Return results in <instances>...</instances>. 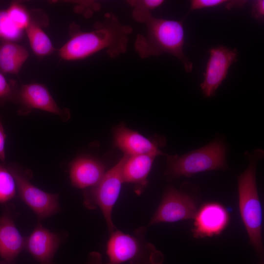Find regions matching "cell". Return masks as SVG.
Segmentation results:
<instances>
[{"label": "cell", "instance_id": "ffe728a7", "mask_svg": "<svg viewBox=\"0 0 264 264\" xmlns=\"http://www.w3.org/2000/svg\"><path fill=\"white\" fill-rule=\"evenodd\" d=\"M15 178L5 163L0 164V203H5L16 195Z\"/></svg>", "mask_w": 264, "mask_h": 264}, {"label": "cell", "instance_id": "7402d4cb", "mask_svg": "<svg viewBox=\"0 0 264 264\" xmlns=\"http://www.w3.org/2000/svg\"><path fill=\"white\" fill-rule=\"evenodd\" d=\"M6 11L13 23L22 30L25 29L30 22V13L19 2H12Z\"/></svg>", "mask_w": 264, "mask_h": 264}, {"label": "cell", "instance_id": "4316f807", "mask_svg": "<svg viewBox=\"0 0 264 264\" xmlns=\"http://www.w3.org/2000/svg\"><path fill=\"white\" fill-rule=\"evenodd\" d=\"M85 264H103L101 254L97 252L90 253Z\"/></svg>", "mask_w": 264, "mask_h": 264}, {"label": "cell", "instance_id": "5bb4252c", "mask_svg": "<svg viewBox=\"0 0 264 264\" xmlns=\"http://www.w3.org/2000/svg\"><path fill=\"white\" fill-rule=\"evenodd\" d=\"M106 172L105 166L100 161L88 155L79 156L69 165L71 183L77 188L87 189L95 186Z\"/></svg>", "mask_w": 264, "mask_h": 264}, {"label": "cell", "instance_id": "484cf974", "mask_svg": "<svg viewBox=\"0 0 264 264\" xmlns=\"http://www.w3.org/2000/svg\"><path fill=\"white\" fill-rule=\"evenodd\" d=\"M6 138V134L5 133L3 127L0 119V160L2 163H5V146Z\"/></svg>", "mask_w": 264, "mask_h": 264}, {"label": "cell", "instance_id": "83f0119b", "mask_svg": "<svg viewBox=\"0 0 264 264\" xmlns=\"http://www.w3.org/2000/svg\"><path fill=\"white\" fill-rule=\"evenodd\" d=\"M0 264H8V263L4 262V263H0Z\"/></svg>", "mask_w": 264, "mask_h": 264}, {"label": "cell", "instance_id": "6da1fadb", "mask_svg": "<svg viewBox=\"0 0 264 264\" xmlns=\"http://www.w3.org/2000/svg\"><path fill=\"white\" fill-rule=\"evenodd\" d=\"M94 27L92 31L83 32L73 22L70 38L59 49V57L65 61H76L105 51L109 57L115 58L126 51L132 27L122 24L113 14L107 13Z\"/></svg>", "mask_w": 264, "mask_h": 264}, {"label": "cell", "instance_id": "8992f818", "mask_svg": "<svg viewBox=\"0 0 264 264\" xmlns=\"http://www.w3.org/2000/svg\"><path fill=\"white\" fill-rule=\"evenodd\" d=\"M128 156L124 154L114 166L106 171L96 185L86 189L83 193L84 204L86 208L90 210L100 209L110 234L117 229L112 220V212L123 183L122 171Z\"/></svg>", "mask_w": 264, "mask_h": 264}, {"label": "cell", "instance_id": "9c48e42d", "mask_svg": "<svg viewBox=\"0 0 264 264\" xmlns=\"http://www.w3.org/2000/svg\"><path fill=\"white\" fill-rule=\"evenodd\" d=\"M197 210L195 199L190 195L173 187H169L151 218L149 225L194 219Z\"/></svg>", "mask_w": 264, "mask_h": 264}, {"label": "cell", "instance_id": "30bf717a", "mask_svg": "<svg viewBox=\"0 0 264 264\" xmlns=\"http://www.w3.org/2000/svg\"><path fill=\"white\" fill-rule=\"evenodd\" d=\"M204 79L200 87L204 95L210 97L215 95L216 90L227 77L231 65L237 61V49L218 45L209 50Z\"/></svg>", "mask_w": 264, "mask_h": 264}, {"label": "cell", "instance_id": "7a4b0ae2", "mask_svg": "<svg viewBox=\"0 0 264 264\" xmlns=\"http://www.w3.org/2000/svg\"><path fill=\"white\" fill-rule=\"evenodd\" d=\"M146 30L137 35L134 49L139 56L145 59L169 53L178 59L187 72L193 64L183 51L184 30L182 21L154 17L152 15L144 23Z\"/></svg>", "mask_w": 264, "mask_h": 264}, {"label": "cell", "instance_id": "e0dca14e", "mask_svg": "<svg viewBox=\"0 0 264 264\" xmlns=\"http://www.w3.org/2000/svg\"><path fill=\"white\" fill-rule=\"evenodd\" d=\"M28 52L15 42H0V72L18 74L28 57Z\"/></svg>", "mask_w": 264, "mask_h": 264}, {"label": "cell", "instance_id": "d4e9b609", "mask_svg": "<svg viewBox=\"0 0 264 264\" xmlns=\"http://www.w3.org/2000/svg\"><path fill=\"white\" fill-rule=\"evenodd\" d=\"M252 15L258 21L263 22L264 21V1L263 0H258L253 2Z\"/></svg>", "mask_w": 264, "mask_h": 264}, {"label": "cell", "instance_id": "3957f363", "mask_svg": "<svg viewBox=\"0 0 264 264\" xmlns=\"http://www.w3.org/2000/svg\"><path fill=\"white\" fill-rule=\"evenodd\" d=\"M249 158L246 170L238 177L239 206L241 216L250 244L260 256L263 254V213L256 181V169L259 150Z\"/></svg>", "mask_w": 264, "mask_h": 264}, {"label": "cell", "instance_id": "4fadbf2b", "mask_svg": "<svg viewBox=\"0 0 264 264\" xmlns=\"http://www.w3.org/2000/svg\"><path fill=\"white\" fill-rule=\"evenodd\" d=\"M61 243L59 234L46 229L39 221L26 238L25 248L40 264H55L53 259Z\"/></svg>", "mask_w": 264, "mask_h": 264}, {"label": "cell", "instance_id": "44dd1931", "mask_svg": "<svg viewBox=\"0 0 264 264\" xmlns=\"http://www.w3.org/2000/svg\"><path fill=\"white\" fill-rule=\"evenodd\" d=\"M22 31L10 19L6 9L0 10V40L15 42L22 37Z\"/></svg>", "mask_w": 264, "mask_h": 264}, {"label": "cell", "instance_id": "2e32d148", "mask_svg": "<svg viewBox=\"0 0 264 264\" xmlns=\"http://www.w3.org/2000/svg\"><path fill=\"white\" fill-rule=\"evenodd\" d=\"M156 156L152 154L128 156L122 168L123 183L133 185L137 195H141L148 185L147 177Z\"/></svg>", "mask_w": 264, "mask_h": 264}, {"label": "cell", "instance_id": "52a82bcc", "mask_svg": "<svg viewBox=\"0 0 264 264\" xmlns=\"http://www.w3.org/2000/svg\"><path fill=\"white\" fill-rule=\"evenodd\" d=\"M13 176L20 198L42 220L56 214L61 210L59 195L47 193L32 184L29 171H25L17 164L7 166Z\"/></svg>", "mask_w": 264, "mask_h": 264}, {"label": "cell", "instance_id": "ac0fdd59", "mask_svg": "<svg viewBox=\"0 0 264 264\" xmlns=\"http://www.w3.org/2000/svg\"><path fill=\"white\" fill-rule=\"evenodd\" d=\"M48 22L46 17L36 19L31 15L30 22L25 29L31 47L38 56L50 55L55 50L50 39L42 29V26L48 25Z\"/></svg>", "mask_w": 264, "mask_h": 264}, {"label": "cell", "instance_id": "5b68a950", "mask_svg": "<svg viewBox=\"0 0 264 264\" xmlns=\"http://www.w3.org/2000/svg\"><path fill=\"white\" fill-rule=\"evenodd\" d=\"M226 147L222 140L215 139L197 150L181 155L165 154L168 179L211 170H224L226 163Z\"/></svg>", "mask_w": 264, "mask_h": 264}, {"label": "cell", "instance_id": "7c38bea8", "mask_svg": "<svg viewBox=\"0 0 264 264\" xmlns=\"http://www.w3.org/2000/svg\"><path fill=\"white\" fill-rule=\"evenodd\" d=\"M113 145L129 156L152 154L156 156L165 155L158 148L157 143L137 132L120 123L113 128Z\"/></svg>", "mask_w": 264, "mask_h": 264}, {"label": "cell", "instance_id": "277c9868", "mask_svg": "<svg viewBox=\"0 0 264 264\" xmlns=\"http://www.w3.org/2000/svg\"><path fill=\"white\" fill-rule=\"evenodd\" d=\"M147 229L141 226L132 234L118 229L110 234L107 245V264H162L163 254L145 239Z\"/></svg>", "mask_w": 264, "mask_h": 264}, {"label": "cell", "instance_id": "8fae6325", "mask_svg": "<svg viewBox=\"0 0 264 264\" xmlns=\"http://www.w3.org/2000/svg\"><path fill=\"white\" fill-rule=\"evenodd\" d=\"M194 219L193 235L196 238H202L220 234L228 225L230 217L222 204L211 202L202 205Z\"/></svg>", "mask_w": 264, "mask_h": 264}, {"label": "cell", "instance_id": "d6986e66", "mask_svg": "<svg viewBox=\"0 0 264 264\" xmlns=\"http://www.w3.org/2000/svg\"><path fill=\"white\" fill-rule=\"evenodd\" d=\"M163 0H131L128 3L133 7L132 16L136 22L144 23L152 15V11L161 5Z\"/></svg>", "mask_w": 264, "mask_h": 264}, {"label": "cell", "instance_id": "cb8c5ba5", "mask_svg": "<svg viewBox=\"0 0 264 264\" xmlns=\"http://www.w3.org/2000/svg\"><path fill=\"white\" fill-rule=\"evenodd\" d=\"M228 1L226 0H192L190 2V11L216 7L223 4L226 5Z\"/></svg>", "mask_w": 264, "mask_h": 264}, {"label": "cell", "instance_id": "603a6c76", "mask_svg": "<svg viewBox=\"0 0 264 264\" xmlns=\"http://www.w3.org/2000/svg\"><path fill=\"white\" fill-rule=\"evenodd\" d=\"M17 88L11 84L0 72V104L7 101L15 102Z\"/></svg>", "mask_w": 264, "mask_h": 264}, {"label": "cell", "instance_id": "ba28073f", "mask_svg": "<svg viewBox=\"0 0 264 264\" xmlns=\"http://www.w3.org/2000/svg\"><path fill=\"white\" fill-rule=\"evenodd\" d=\"M15 103L19 105L18 114L22 116L40 110L57 115L65 122L70 117L68 109L59 107L47 87L42 84H24L17 88Z\"/></svg>", "mask_w": 264, "mask_h": 264}, {"label": "cell", "instance_id": "9a60e30c", "mask_svg": "<svg viewBox=\"0 0 264 264\" xmlns=\"http://www.w3.org/2000/svg\"><path fill=\"white\" fill-rule=\"evenodd\" d=\"M25 240L16 227L11 215L5 212L0 217V256L4 262L13 264L24 249Z\"/></svg>", "mask_w": 264, "mask_h": 264}]
</instances>
